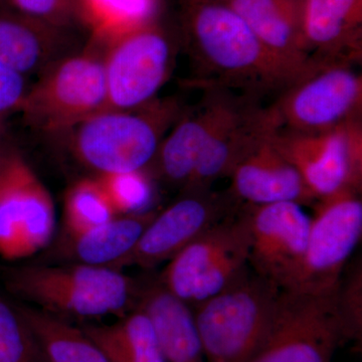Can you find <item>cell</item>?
Wrapping results in <instances>:
<instances>
[{"instance_id":"cell-1","label":"cell","mask_w":362,"mask_h":362,"mask_svg":"<svg viewBox=\"0 0 362 362\" xmlns=\"http://www.w3.org/2000/svg\"><path fill=\"white\" fill-rule=\"evenodd\" d=\"M183 30L188 49L202 76V87L242 90L256 98L282 93L299 80L274 58L230 4L185 0Z\"/></svg>"},{"instance_id":"cell-2","label":"cell","mask_w":362,"mask_h":362,"mask_svg":"<svg viewBox=\"0 0 362 362\" xmlns=\"http://www.w3.org/2000/svg\"><path fill=\"white\" fill-rule=\"evenodd\" d=\"M4 280L16 296L63 319L122 317L142 290L121 270L81 264L13 267L4 270Z\"/></svg>"},{"instance_id":"cell-3","label":"cell","mask_w":362,"mask_h":362,"mask_svg":"<svg viewBox=\"0 0 362 362\" xmlns=\"http://www.w3.org/2000/svg\"><path fill=\"white\" fill-rule=\"evenodd\" d=\"M182 111L175 98H156L133 110L100 112L71 128V153L98 176L147 170Z\"/></svg>"},{"instance_id":"cell-4","label":"cell","mask_w":362,"mask_h":362,"mask_svg":"<svg viewBox=\"0 0 362 362\" xmlns=\"http://www.w3.org/2000/svg\"><path fill=\"white\" fill-rule=\"evenodd\" d=\"M280 288L247 267L214 296L192 307L206 362H249L270 326Z\"/></svg>"},{"instance_id":"cell-5","label":"cell","mask_w":362,"mask_h":362,"mask_svg":"<svg viewBox=\"0 0 362 362\" xmlns=\"http://www.w3.org/2000/svg\"><path fill=\"white\" fill-rule=\"evenodd\" d=\"M249 206L226 216L168 262L158 282L188 306L225 290L249 267Z\"/></svg>"},{"instance_id":"cell-6","label":"cell","mask_w":362,"mask_h":362,"mask_svg":"<svg viewBox=\"0 0 362 362\" xmlns=\"http://www.w3.org/2000/svg\"><path fill=\"white\" fill-rule=\"evenodd\" d=\"M106 105L104 57L92 49L47 66L28 88L18 112L35 128L61 132L105 111Z\"/></svg>"},{"instance_id":"cell-7","label":"cell","mask_w":362,"mask_h":362,"mask_svg":"<svg viewBox=\"0 0 362 362\" xmlns=\"http://www.w3.org/2000/svg\"><path fill=\"white\" fill-rule=\"evenodd\" d=\"M345 342L334 292L281 289L266 337L249 362H331Z\"/></svg>"},{"instance_id":"cell-8","label":"cell","mask_w":362,"mask_h":362,"mask_svg":"<svg viewBox=\"0 0 362 362\" xmlns=\"http://www.w3.org/2000/svg\"><path fill=\"white\" fill-rule=\"evenodd\" d=\"M278 129L321 133L362 121V76L349 64H327L300 78L269 107Z\"/></svg>"},{"instance_id":"cell-9","label":"cell","mask_w":362,"mask_h":362,"mask_svg":"<svg viewBox=\"0 0 362 362\" xmlns=\"http://www.w3.org/2000/svg\"><path fill=\"white\" fill-rule=\"evenodd\" d=\"M308 243L299 268L286 289L311 295L337 290L362 237L361 192L344 190L316 202Z\"/></svg>"},{"instance_id":"cell-10","label":"cell","mask_w":362,"mask_h":362,"mask_svg":"<svg viewBox=\"0 0 362 362\" xmlns=\"http://www.w3.org/2000/svg\"><path fill=\"white\" fill-rule=\"evenodd\" d=\"M107 110L140 108L156 99L168 80L175 49L156 21L105 42Z\"/></svg>"},{"instance_id":"cell-11","label":"cell","mask_w":362,"mask_h":362,"mask_svg":"<svg viewBox=\"0 0 362 362\" xmlns=\"http://www.w3.org/2000/svg\"><path fill=\"white\" fill-rule=\"evenodd\" d=\"M273 141L315 201L362 188V121L326 132L277 129Z\"/></svg>"},{"instance_id":"cell-12","label":"cell","mask_w":362,"mask_h":362,"mask_svg":"<svg viewBox=\"0 0 362 362\" xmlns=\"http://www.w3.org/2000/svg\"><path fill=\"white\" fill-rule=\"evenodd\" d=\"M237 199L230 194H216L211 188L181 190L170 206L157 211L134 249L113 269L125 267L151 269L170 261L197 238L235 213Z\"/></svg>"},{"instance_id":"cell-13","label":"cell","mask_w":362,"mask_h":362,"mask_svg":"<svg viewBox=\"0 0 362 362\" xmlns=\"http://www.w3.org/2000/svg\"><path fill=\"white\" fill-rule=\"evenodd\" d=\"M202 88L201 101L182 111L147 169L151 170V176L181 188L189 180L202 152L214 136L247 102L256 99L218 86Z\"/></svg>"},{"instance_id":"cell-14","label":"cell","mask_w":362,"mask_h":362,"mask_svg":"<svg viewBox=\"0 0 362 362\" xmlns=\"http://www.w3.org/2000/svg\"><path fill=\"white\" fill-rule=\"evenodd\" d=\"M247 206L251 223L249 265L261 277L286 289L303 259L311 218L296 202Z\"/></svg>"},{"instance_id":"cell-15","label":"cell","mask_w":362,"mask_h":362,"mask_svg":"<svg viewBox=\"0 0 362 362\" xmlns=\"http://www.w3.org/2000/svg\"><path fill=\"white\" fill-rule=\"evenodd\" d=\"M54 228L51 194L23 160L0 202V255L8 259L33 256L51 244Z\"/></svg>"},{"instance_id":"cell-16","label":"cell","mask_w":362,"mask_h":362,"mask_svg":"<svg viewBox=\"0 0 362 362\" xmlns=\"http://www.w3.org/2000/svg\"><path fill=\"white\" fill-rule=\"evenodd\" d=\"M275 131L257 143L233 168L228 176L232 180L230 194L247 206L316 202L296 168L274 143Z\"/></svg>"},{"instance_id":"cell-17","label":"cell","mask_w":362,"mask_h":362,"mask_svg":"<svg viewBox=\"0 0 362 362\" xmlns=\"http://www.w3.org/2000/svg\"><path fill=\"white\" fill-rule=\"evenodd\" d=\"M307 49L318 63L349 64L362 56V0H300Z\"/></svg>"},{"instance_id":"cell-18","label":"cell","mask_w":362,"mask_h":362,"mask_svg":"<svg viewBox=\"0 0 362 362\" xmlns=\"http://www.w3.org/2000/svg\"><path fill=\"white\" fill-rule=\"evenodd\" d=\"M226 4L244 18L267 51L298 78L323 65L312 58L305 44L300 0H233Z\"/></svg>"},{"instance_id":"cell-19","label":"cell","mask_w":362,"mask_h":362,"mask_svg":"<svg viewBox=\"0 0 362 362\" xmlns=\"http://www.w3.org/2000/svg\"><path fill=\"white\" fill-rule=\"evenodd\" d=\"M277 129L269 107H259L255 99L250 100L206 145L181 189L211 188L216 180L228 177L257 143Z\"/></svg>"},{"instance_id":"cell-20","label":"cell","mask_w":362,"mask_h":362,"mask_svg":"<svg viewBox=\"0 0 362 362\" xmlns=\"http://www.w3.org/2000/svg\"><path fill=\"white\" fill-rule=\"evenodd\" d=\"M156 214L117 216L84 232H64L54 247L56 257L70 264L114 268L134 249Z\"/></svg>"},{"instance_id":"cell-21","label":"cell","mask_w":362,"mask_h":362,"mask_svg":"<svg viewBox=\"0 0 362 362\" xmlns=\"http://www.w3.org/2000/svg\"><path fill=\"white\" fill-rule=\"evenodd\" d=\"M65 28L0 11V62L23 78L40 76L63 54Z\"/></svg>"},{"instance_id":"cell-22","label":"cell","mask_w":362,"mask_h":362,"mask_svg":"<svg viewBox=\"0 0 362 362\" xmlns=\"http://www.w3.org/2000/svg\"><path fill=\"white\" fill-rule=\"evenodd\" d=\"M138 307L151 319L166 362H206L192 307L158 281L140 293Z\"/></svg>"},{"instance_id":"cell-23","label":"cell","mask_w":362,"mask_h":362,"mask_svg":"<svg viewBox=\"0 0 362 362\" xmlns=\"http://www.w3.org/2000/svg\"><path fill=\"white\" fill-rule=\"evenodd\" d=\"M82 329L111 362H166L151 319L140 307L109 325H86Z\"/></svg>"},{"instance_id":"cell-24","label":"cell","mask_w":362,"mask_h":362,"mask_svg":"<svg viewBox=\"0 0 362 362\" xmlns=\"http://www.w3.org/2000/svg\"><path fill=\"white\" fill-rule=\"evenodd\" d=\"M49 362H111L82 328L51 313L18 306Z\"/></svg>"},{"instance_id":"cell-25","label":"cell","mask_w":362,"mask_h":362,"mask_svg":"<svg viewBox=\"0 0 362 362\" xmlns=\"http://www.w3.org/2000/svg\"><path fill=\"white\" fill-rule=\"evenodd\" d=\"M158 0H78L96 42H105L156 21Z\"/></svg>"},{"instance_id":"cell-26","label":"cell","mask_w":362,"mask_h":362,"mask_svg":"<svg viewBox=\"0 0 362 362\" xmlns=\"http://www.w3.org/2000/svg\"><path fill=\"white\" fill-rule=\"evenodd\" d=\"M115 216V209L98 177L78 180L66 192L64 232H84Z\"/></svg>"},{"instance_id":"cell-27","label":"cell","mask_w":362,"mask_h":362,"mask_svg":"<svg viewBox=\"0 0 362 362\" xmlns=\"http://www.w3.org/2000/svg\"><path fill=\"white\" fill-rule=\"evenodd\" d=\"M0 362H49L18 306L0 293Z\"/></svg>"},{"instance_id":"cell-28","label":"cell","mask_w":362,"mask_h":362,"mask_svg":"<svg viewBox=\"0 0 362 362\" xmlns=\"http://www.w3.org/2000/svg\"><path fill=\"white\" fill-rule=\"evenodd\" d=\"M117 216L145 213L153 201L154 188L148 170L98 176Z\"/></svg>"},{"instance_id":"cell-29","label":"cell","mask_w":362,"mask_h":362,"mask_svg":"<svg viewBox=\"0 0 362 362\" xmlns=\"http://www.w3.org/2000/svg\"><path fill=\"white\" fill-rule=\"evenodd\" d=\"M335 305L347 341H361L362 267L361 261L352 265L340 279L334 291Z\"/></svg>"},{"instance_id":"cell-30","label":"cell","mask_w":362,"mask_h":362,"mask_svg":"<svg viewBox=\"0 0 362 362\" xmlns=\"http://www.w3.org/2000/svg\"><path fill=\"white\" fill-rule=\"evenodd\" d=\"M6 11H14L66 28L78 13V0H0Z\"/></svg>"},{"instance_id":"cell-31","label":"cell","mask_w":362,"mask_h":362,"mask_svg":"<svg viewBox=\"0 0 362 362\" xmlns=\"http://www.w3.org/2000/svg\"><path fill=\"white\" fill-rule=\"evenodd\" d=\"M28 90L25 78L0 62V117L18 112Z\"/></svg>"},{"instance_id":"cell-32","label":"cell","mask_w":362,"mask_h":362,"mask_svg":"<svg viewBox=\"0 0 362 362\" xmlns=\"http://www.w3.org/2000/svg\"><path fill=\"white\" fill-rule=\"evenodd\" d=\"M23 161L18 153L8 150L0 156V202L11 187Z\"/></svg>"},{"instance_id":"cell-33","label":"cell","mask_w":362,"mask_h":362,"mask_svg":"<svg viewBox=\"0 0 362 362\" xmlns=\"http://www.w3.org/2000/svg\"><path fill=\"white\" fill-rule=\"evenodd\" d=\"M6 119L7 117H0V156L6 151L4 148V140L6 135Z\"/></svg>"},{"instance_id":"cell-34","label":"cell","mask_w":362,"mask_h":362,"mask_svg":"<svg viewBox=\"0 0 362 362\" xmlns=\"http://www.w3.org/2000/svg\"><path fill=\"white\" fill-rule=\"evenodd\" d=\"M220 1L230 2V1H233V0H220Z\"/></svg>"}]
</instances>
